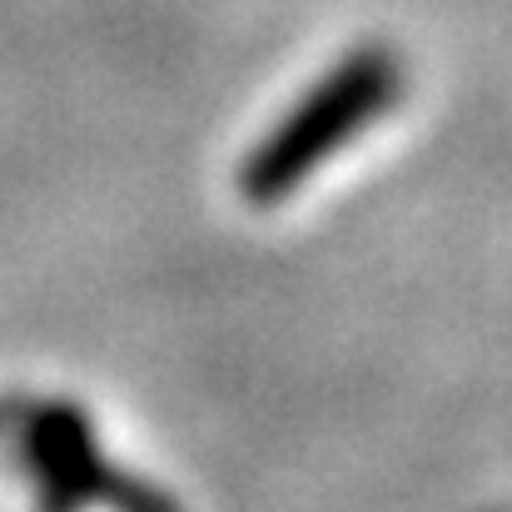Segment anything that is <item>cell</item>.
<instances>
[{
	"label": "cell",
	"instance_id": "cell-2",
	"mask_svg": "<svg viewBox=\"0 0 512 512\" xmlns=\"http://www.w3.org/2000/svg\"><path fill=\"white\" fill-rule=\"evenodd\" d=\"M20 458L30 468L40 512H85L90 503H110L120 512H174L165 493L130 483L100 458L85 413L70 403H50L25 418Z\"/></svg>",
	"mask_w": 512,
	"mask_h": 512
},
{
	"label": "cell",
	"instance_id": "cell-1",
	"mask_svg": "<svg viewBox=\"0 0 512 512\" xmlns=\"http://www.w3.org/2000/svg\"><path fill=\"white\" fill-rule=\"evenodd\" d=\"M403 100V65L393 50H353L339 60L289 115L284 125L249 155L239 174L254 204H279L294 184H304L334 150L353 145L378 115Z\"/></svg>",
	"mask_w": 512,
	"mask_h": 512
}]
</instances>
